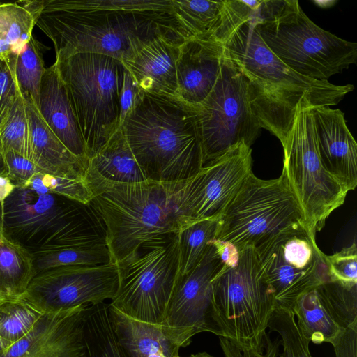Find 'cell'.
<instances>
[{"label": "cell", "instance_id": "6da1fadb", "mask_svg": "<svg viewBox=\"0 0 357 357\" xmlns=\"http://www.w3.org/2000/svg\"><path fill=\"white\" fill-rule=\"evenodd\" d=\"M36 25L52 41L56 60L88 52L123 63L156 38L190 37L172 0H43Z\"/></svg>", "mask_w": 357, "mask_h": 357}, {"label": "cell", "instance_id": "7a4b0ae2", "mask_svg": "<svg viewBox=\"0 0 357 357\" xmlns=\"http://www.w3.org/2000/svg\"><path fill=\"white\" fill-rule=\"evenodd\" d=\"M215 37L247 79L251 107L261 128L282 144L300 103L311 108L333 106L354 90L351 84L336 85L298 74L268 49L250 22L221 29Z\"/></svg>", "mask_w": 357, "mask_h": 357}, {"label": "cell", "instance_id": "3957f363", "mask_svg": "<svg viewBox=\"0 0 357 357\" xmlns=\"http://www.w3.org/2000/svg\"><path fill=\"white\" fill-rule=\"evenodd\" d=\"M121 127L148 180L185 181L203 166L196 109L176 96L142 91Z\"/></svg>", "mask_w": 357, "mask_h": 357}, {"label": "cell", "instance_id": "277c9868", "mask_svg": "<svg viewBox=\"0 0 357 357\" xmlns=\"http://www.w3.org/2000/svg\"><path fill=\"white\" fill-rule=\"evenodd\" d=\"M89 204L100 218L112 261L119 262L153 238L178 233L180 182L122 183L84 175Z\"/></svg>", "mask_w": 357, "mask_h": 357}, {"label": "cell", "instance_id": "5b68a950", "mask_svg": "<svg viewBox=\"0 0 357 357\" xmlns=\"http://www.w3.org/2000/svg\"><path fill=\"white\" fill-rule=\"evenodd\" d=\"M66 86L89 159L121 128L124 65L113 57L77 53L54 62Z\"/></svg>", "mask_w": 357, "mask_h": 357}, {"label": "cell", "instance_id": "8992f818", "mask_svg": "<svg viewBox=\"0 0 357 357\" xmlns=\"http://www.w3.org/2000/svg\"><path fill=\"white\" fill-rule=\"evenodd\" d=\"M255 27L268 49L303 77L328 81L356 63L357 43L317 26L297 0H281L274 14Z\"/></svg>", "mask_w": 357, "mask_h": 357}, {"label": "cell", "instance_id": "52a82bcc", "mask_svg": "<svg viewBox=\"0 0 357 357\" xmlns=\"http://www.w3.org/2000/svg\"><path fill=\"white\" fill-rule=\"evenodd\" d=\"M212 287L215 318L222 337L243 349L263 352L275 301L255 248L240 250L237 264L222 267Z\"/></svg>", "mask_w": 357, "mask_h": 357}, {"label": "cell", "instance_id": "ba28073f", "mask_svg": "<svg viewBox=\"0 0 357 357\" xmlns=\"http://www.w3.org/2000/svg\"><path fill=\"white\" fill-rule=\"evenodd\" d=\"M117 265L119 286L109 305L133 319L162 324L178 272V233L144 242Z\"/></svg>", "mask_w": 357, "mask_h": 357}, {"label": "cell", "instance_id": "9c48e42d", "mask_svg": "<svg viewBox=\"0 0 357 357\" xmlns=\"http://www.w3.org/2000/svg\"><path fill=\"white\" fill-rule=\"evenodd\" d=\"M299 225L305 226L303 214L284 174L263 180L252 172L220 217L215 239L240 251Z\"/></svg>", "mask_w": 357, "mask_h": 357}, {"label": "cell", "instance_id": "30bf717a", "mask_svg": "<svg viewBox=\"0 0 357 357\" xmlns=\"http://www.w3.org/2000/svg\"><path fill=\"white\" fill-rule=\"evenodd\" d=\"M282 146V174L298 202L307 229L316 233L331 213L344 204L348 191L321 163L311 107L299 104L291 130Z\"/></svg>", "mask_w": 357, "mask_h": 357}, {"label": "cell", "instance_id": "8fae6325", "mask_svg": "<svg viewBox=\"0 0 357 357\" xmlns=\"http://www.w3.org/2000/svg\"><path fill=\"white\" fill-rule=\"evenodd\" d=\"M194 107L202 142V167L241 142L251 147L261 128L251 107L247 79L227 50L212 91Z\"/></svg>", "mask_w": 357, "mask_h": 357}, {"label": "cell", "instance_id": "7c38bea8", "mask_svg": "<svg viewBox=\"0 0 357 357\" xmlns=\"http://www.w3.org/2000/svg\"><path fill=\"white\" fill-rule=\"evenodd\" d=\"M274 294L275 307L291 310L303 293L331 282L326 255L305 225L283 231L255 248Z\"/></svg>", "mask_w": 357, "mask_h": 357}, {"label": "cell", "instance_id": "4fadbf2b", "mask_svg": "<svg viewBox=\"0 0 357 357\" xmlns=\"http://www.w3.org/2000/svg\"><path fill=\"white\" fill-rule=\"evenodd\" d=\"M252 149L244 142L180 182L178 209L181 229L193 222L220 218L252 171Z\"/></svg>", "mask_w": 357, "mask_h": 357}, {"label": "cell", "instance_id": "5bb4252c", "mask_svg": "<svg viewBox=\"0 0 357 357\" xmlns=\"http://www.w3.org/2000/svg\"><path fill=\"white\" fill-rule=\"evenodd\" d=\"M118 286L116 262L64 266L37 273L21 296L47 314L111 301Z\"/></svg>", "mask_w": 357, "mask_h": 357}, {"label": "cell", "instance_id": "9a60e30c", "mask_svg": "<svg viewBox=\"0 0 357 357\" xmlns=\"http://www.w3.org/2000/svg\"><path fill=\"white\" fill-rule=\"evenodd\" d=\"M223 264L210 243L202 259L190 271L176 278L163 325L185 331L192 336L211 332L222 336L215 320L212 281Z\"/></svg>", "mask_w": 357, "mask_h": 357}, {"label": "cell", "instance_id": "2e32d148", "mask_svg": "<svg viewBox=\"0 0 357 357\" xmlns=\"http://www.w3.org/2000/svg\"><path fill=\"white\" fill-rule=\"evenodd\" d=\"M90 209L89 204L16 187L4 204V227L27 238L45 231L47 234L52 231V234L81 218Z\"/></svg>", "mask_w": 357, "mask_h": 357}, {"label": "cell", "instance_id": "e0dca14e", "mask_svg": "<svg viewBox=\"0 0 357 357\" xmlns=\"http://www.w3.org/2000/svg\"><path fill=\"white\" fill-rule=\"evenodd\" d=\"M31 253L37 273L59 266H96L112 261L105 229L89 222L55 231Z\"/></svg>", "mask_w": 357, "mask_h": 357}, {"label": "cell", "instance_id": "ac0fdd59", "mask_svg": "<svg viewBox=\"0 0 357 357\" xmlns=\"http://www.w3.org/2000/svg\"><path fill=\"white\" fill-rule=\"evenodd\" d=\"M225 54L224 43L213 33L186 38L176 61L177 96L192 106L201 104L218 79Z\"/></svg>", "mask_w": 357, "mask_h": 357}, {"label": "cell", "instance_id": "d6986e66", "mask_svg": "<svg viewBox=\"0 0 357 357\" xmlns=\"http://www.w3.org/2000/svg\"><path fill=\"white\" fill-rule=\"evenodd\" d=\"M316 142L325 169L347 191L357 185V144L344 114L330 107L312 108Z\"/></svg>", "mask_w": 357, "mask_h": 357}, {"label": "cell", "instance_id": "ffe728a7", "mask_svg": "<svg viewBox=\"0 0 357 357\" xmlns=\"http://www.w3.org/2000/svg\"><path fill=\"white\" fill-rule=\"evenodd\" d=\"M109 310L116 338L127 357H174L193 337L183 330L133 319L109 304Z\"/></svg>", "mask_w": 357, "mask_h": 357}, {"label": "cell", "instance_id": "44dd1931", "mask_svg": "<svg viewBox=\"0 0 357 357\" xmlns=\"http://www.w3.org/2000/svg\"><path fill=\"white\" fill-rule=\"evenodd\" d=\"M36 107L56 137L87 166L89 158L85 145L66 86L54 63L45 68Z\"/></svg>", "mask_w": 357, "mask_h": 357}, {"label": "cell", "instance_id": "7402d4cb", "mask_svg": "<svg viewBox=\"0 0 357 357\" xmlns=\"http://www.w3.org/2000/svg\"><path fill=\"white\" fill-rule=\"evenodd\" d=\"M183 41L156 38L123 63L142 91L177 96L176 61Z\"/></svg>", "mask_w": 357, "mask_h": 357}, {"label": "cell", "instance_id": "603a6c76", "mask_svg": "<svg viewBox=\"0 0 357 357\" xmlns=\"http://www.w3.org/2000/svg\"><path fill=\"white\" fill-rule=\"evenodd\" d=\"M24 98L31 135V160L45 173L70 178H84L86 165L56 137L40 114L32 98Z\"/></svg>", "mask_w": 357, "mask_h": 357}, {"label": "cell", "instance_id": "cb8c5ba5", "mask_svg": "<svg viewBox=\"0 0 357 357\" xmlns=\"http://www.w3.org/2000/svg\"><path fill=\"white\" fill-rule=\"evenodd\" d=\"M84 175L122 183L148 180L132 154L121 127L89 159Z\"/></svg>", "mask_w": 357, "mask_h": 357}, {"label": "cell", "instance_id": "d4e9b609", "mask_svg": "<svg viewBox=\"0 0 357 357\" xmlns=\"http://www.w3.org/2000/svg\"><path fill=\"white\" fill-rule=\"evenodd\" d=\"M42 1L0 2V59L16 60L33 36Z\"/></svg>", "mask_w": 357, "mask_h": 357}, {"label": "cell", "instance_id": "484cf974", "mask_svg": "<svg viewBox=\"0 0 357 357\" xmlns=\"http://www.w3.org/2000/svg\"><path fill=\"white\" fill-rule=\"evenodd\" d=\"M0 211V296H22L37 274L32 253L6 232Z\"/></svg>", "mask_w": 357, "mask_h": 357}, {"label": "cell", "instance_id": "4316f807", "mask_svg": "<svg viewBox=\"0 0 357 357\" xmlns=\"http://www.w3.org/2000/svg\"><path fill=\"white\" fill-rule=\"evenodd\" d=\"M291 311L303 337L314 344L331 343L343 330L337 324L317 287L301 294Z\"/></svg>", "mask_w": 357, "mask_h": 357}, {"label": "cell", "instance_id": "83f0119b", "mask_svg": "<svg viewBox=\"0 0 357 357\" xmlns=\"http://www.w3.org/2000/svg\"><path fill=\"white\" fill-rule=\"evenodd\" d=\"M84 340L86 354L89 357H127L113 329L109 303L88 306Z\"/></svg>", "mask_w": 357, "mask_h": 357}, {"label": "cell", "instance_id": "f1b7e54d", "mask_svg": "<svg viewBox=\"0 0 357 357\" xmlns=\"http://www.w3.org/2000/svg\"><path fill=\"white\" fill-rule=\"evenodd\" d=\"M173 12L190 37L215 34L220 24L223 1L172 0Z\"/></svg>", "mask_w": 357, "mask_h": 357}, {"label": "cell", "instance_id": "f546056e", "mask_svg": "<svg viewBox=\"0 0 357 357\" xmlns=\"http://www.w3.org/2000/svg\"><path fill=\"white\" fill-rule=\"evenodd\" d=\"M219 218L199 220L188 225L178 232V272L181 276L190 271L204 257L215 239Z\"/></svg>", "mask_w": 357, "mask_h": 357}, {"label": "cell", "instance_id": "4dcf8cb0", "mask_svg": "<svg viewBox=\"0 0 357 357\" xmlns=\"http://www.w3.org/2000/svg\"><path fill=\"white\" fill-rule=\"evenodd\" d=\"M45 314L22 296L0 301V335L10 345L27 335Z\"/></svg>", "mask_w": 357, "mask_h": 357}, {"label": "cell", "instance_id": "1f68e13d", "mask_svg": "<svg viewBox=\"0 0 357 357\" xmlns=\"http://www.w3.org/2000/svg\"><path fill=\"white\" fill-rule=\"evenodd\" d=\"M0 146L3 154L6 151H13L31 160V135L26 105L22 94L0 128Z\"/></svg>", "mask_w": 357, "mask_h": 357}, {"label": "cell", "instance_id": "d6a6232c", "mask_svg": "<svg viewBox=\"0 0 357 357\" xmlns=\"http://www.w3.org/2000/svg\"><path fill=\"white\" fill-rule=\"evenodd\" d=\"M45 68L40 43L33 36L17 56L15 74L22 95H28L38 105Z\"/></svg>", "mask_w": 357, "mask_h": 357}, {"label": "cell", "instance_id": "836d02e7", "mask_svg": "<svg viewBox=\"0 0 357 357\" xmlns=\"http://www.w3.org/2000/svg\"><path fill=\"white\" fill-rule=\"evenodd\" d=\"M270 331L281 337L283 351L280 357H312L309 342L303 337L291 310L275 307L268 323Z\"/></svg>", "mask_w": 357, "mask_h": 357}, {"label": "cell", "instance_id": "e575fe53", "mask_svg": "<svg viewBox=\"0 0 357 357\" xmlns=\"http://www.w3.org/2000/svg\"><path fill=\"white\" fill-rule=\"evenodd\" d=\"M317 288L340 328L357 326V287L349 288L331 281Z\"/></svg>", "mask_w": 357, "mask_h": 357}, {"label": "cell", "instance_id": "d590c367", "mask_svg": "<svg viewBox=\"0 0 357 357\" xmlns=\"http://www.w3.org/2000/svg\"><path fill=\"white\" fill-rule=\"evenodd\" d=\"M40 194H53L83 204H89L90 195L84 178H70L40 172L23 186Z\"/></svg>", "mask_w": 357, "mask_h": 357}, {"label": "cell", "instance_id": "8d00e7d4", "mask_svg": "<svg viewBox=\"0 0 357 357\" xmlns=\"http://www.w3.org/2000/svg\"><path fill=\"white\" fill-rule=\"evenodd\" d=\"M331 280L347 287H357V246L356 241L349 247L326 255Z\"/></svg>", "mask_w": 357, "mask_h": 357}, {"label": "cell", "instance_id": "74e56055", "mask_svg": "<svg viewBox=\"0 0 357 357\" xmlns=\"http://www.w3.org/2000/svg\"><path fill=\"white\" fill-rule=\"evenodd\" d=\"M15 62L0 59V128L21 95L15 74Z\"/></svg>", "mask_w": 357, "mask_h": 357}, {"label": "cell", "instance_id": "f35d334b", "mask_svg": "<svg viewBox=\"0 0 357 357\" xmlns=\"http://www.w3.org/2000/svg\"><path fill=\"white\" fill-rule=\"evenodd\" d=\"M2 172L16 187H23L33 175L44 172L31 160L6 151L3 154Z\"/></svg>", "mask_w": 357, "mask_h": 357}, {"label": "cell", "instance_id": "ab89813d", "mask_svg": "<svg viewBox=\"0 0 357 357\" xmlns=\"http://www.w3.org/2000/svg\"><path fill=\"white\" fill-rule=\"evenodd\" d=\"M219 340L225 357H278L279 347L281 345V340L279 337L273 341L266 333L264 335V354L243 349L222 336H219Z\"/></svg>", "mask_w": 357, "mask_h": 357}, {"label": "cell", "instance_id": "60d3db41", "mask_svg": "<svg viewBox=\"0 0 357 357\" xmlns=\"http://www.w3.org/2000/svg\"><path fill=\"white\" fill-rule=\"evenodd\" d=\"M142 93V91L131 73L124 66L123 82L120 96L121 126L126 116L138 102Z\"/></svg>", "mask_w": 357, "mask_h": 357}, {"label": "cell", "instance_id": "b9f144b4", "mask_svg": "<svg viewBox=\"0 0 357 357\" xmlns=\"http://www.w3.org/2000/svg\"><path fill=\"white\" fill-rule=\"evenodd\" d=\"M331 344L336 357H357V326L343 329Z\"/></svg>", "mask_w": 357, "mask_h": 357}, {"label": "cell", "instance_id": "7bdbcfd3", "mask_svg": "<svg viewBox=\"0 0 357 357\" xmlns=\"http://www.w3.org/2000/svg\"><path fill=\"white\" fill-rule=\"evenodd\" d=\"M210 243L215 247L223 264V268H233L237 264L240 251L233 243L218 239H213Z\"/></svg>", "mask_w": 357, "mask_h": 357}, {"label": "cell", "instance_id": "ee69618b", "mask_svg": "<svg viewBox=\"0 0 357 357\" xmlns=\"http://www.w3.org/2000/svg\"><path fill=\"white\" fill-rule=\"evenodd\" d=\"M15 188V185L7 176L0 174V208L3 213L5 202Z\"/></svg>", "mask_w": 357, "mask_h": 357}, {"label": "cell", "instance_id": "f6af8a7d", "mask_svg": "<svg viewBox=\"0 0 357 357\" xmlns=\"http://www.w3.org/2000/svg\"><path fill=\"white\" fill-rule=\"evenodd\" d=\"M10 346V344L6 342L0 335V356L3 354Z\"/></svg>", "mask_w": 357, "mask_h": 357}, {"label": "cell", "instance_id": "bcb514c9", "mask_svg": "<svg viewBox=\"0 0 357 357\" xmlns=\"http://www.w3.org/2000/svg\"><path fill=\"white\" fill-rule=\"evenodd\" d=\"M174 357H181L178 354L174 356ZM188 357H214L213 356L206 353V352H199L195 354H192Z\"/></svg>", "mask_w": 357, "mask_h": 357}, {"label": "cell", "instance_id": "7dc6e473", "mask_svg": "<svg viewBox=\"0 0 357 357\" xmlns=\"http://www.w3.org/2000/svg\"><path fill=\"white\" fill-rule=\"evenodd\" d=\"M2 158H3V153L0 148V174H3L2 172Z\"/></svg>", "mask_w": 357, "mask_h": 357}, {"label": "cell", "instance_id": "c3c4849f", "mask_svg": "<svg viewBox=\"0 0 357 357\" xmlns=\"http://www.w3.org/2000/svg\"><path fill=\"white\" fill-rule=\"evenodd\" d=\"M84 357H89V356H88L86 355V356H85Z\"/></svg>", "mask_w": 357, "mask_h": 357}, {"label": "cell", "instance_id": "681fc988", "mask_svg": "<svg viewBox=\"0 0 357 357\" xmlns=\"http://www.w3.org/2000/svg\"><path fill=\"white\" fill-rule=\"evenodd\" d=\"M4 299H6V298H4ZM4 299L0 300V301H3V300H4Z\"/></svg>", "mask_w": 357, "mask_h": 357}]
</instances>
